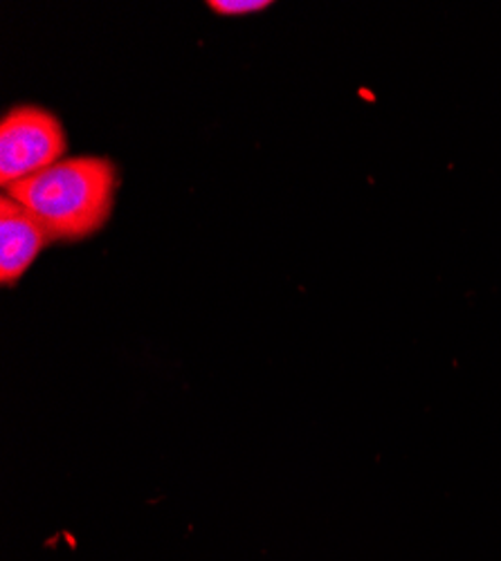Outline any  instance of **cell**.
Here are the masks:
<instances>
[{"label": "cell", "instance_id": "cell-1", "mask_svg": "<svg viewBox=\"0 0 501 561\" xmlns=\"http://www.w3.org/2000/svg\"><path fill=\"white\" fill-rule=\"evenodd\" d=\"M119 171L109 158H66L8 190L53 237V241H83L111 218Z\"/></svg>", "mask_w": 501, "mask_h": 561}, {"label": "cell", "instance_id": "cell-2", "mask_svg": "<svg viewBox=\"0 0 501 561\" xmlns=\"http://www.w3.org/2000/svg\"><path fill=\"white\" fill-rule=\"evenodd\" d=\"M68 137L61 119L38 106H16L0 122V186L27 180L66 160Z\"/></svg>", "mask_w": 501, "mask_h": 561}, {"label": "cell", "instance_id": "cell-3", "mask_svg": "<svg viewBox=\"0 0 501 561\" xmlns=\"http://www.w3.org/2000/svg\"><path fill=\"white\" fill-rule=\"evenodd\" d=\"M53 243V237L21 203L3 194L0 198V280L19 284L36 256Z\"/></svg>", "mask_w": 501, "mask_h": 561}, {"label": "cell", "instance_id": "cell-4", "mask_svg": "<svg viewBox=\"0 0 501 561\" xmlns=\"http://www.w3.org/2000/svg\"><path fill=\"white\" fill-rule=\"evenodd\" d=\"M207 5L212 12L223 16H243L270 8L267 0H212Z\"/></svg>", "mask_w": 501, "mask_h": 561}]
</instances>
